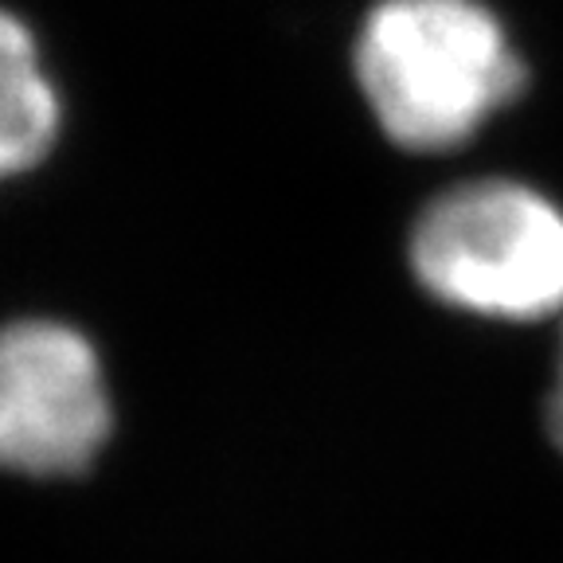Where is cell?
Masks as SVG:
<instances>
[{"instance_id":"1","label":"cell","mask_w":563,"mask_h":563,"mask_svg":"<svg viewBox=\"0 0 563 563\" xmlns=\"http://www.w3.org/2000/svg\"><path fill=\"white\" fill-rule=\"evenodd\" d=\"M352 59L379 130L411 153L457 150L528 79L482 0H379Z\"/></svg>"},{"instance_id":"2","label":"cell","mask_w":563,"mask_h":563,"mask_svg":"<svg viewBox=\"0 0 563 563\" xmlns=\"http://www.w3.org/2000/svg\"><path fill=\"white\" fill-rule=\"evenodd\" d=\"M411 271L442 306L493 321L563 309V211L517 180H470L427 203Z\"/></svg>"},{"instance_id":"5","label":"cell","mask_w":563,"mask_h":563,"mask_svg":"<svg viewBox=\"0 0 563 563\" xmlns=\"http://www.w3.org/2000/svg\"><path fill=\"white\" fill-rule=\"evenodd\" d=\"M548 427H552L555 446L563 450V349H560V368H555L552 399H548Z\"/></svg>"},{"instance_id":"4","label":"cell","mask_w":563,"mask_h":563,"mask_svg":"<svg viewBox=\"0 0 563 563\" xmlns=\"http://www.w3.org/2000/svg\"><path fill=\"white\" fill-rule=\"evenodd\" d=\"M63 125L59 90L44 70L32 27L0 9V180L35 168Z\"/></svg>"},{"instance_id":"3","label":"cell","mask_w":563,"mask_h":563,"mask_svg":"<svg viewBox=\"0 0 563 563\" xmlns=\"http://www.w3.org/2000/svg\"><path fill=\"white\" fill-rule=\"evenodd\" d=\"M114 427L95 344L79 329L27 317L0 329V470L79 474Z\"/></svg>"}]
</instances>
